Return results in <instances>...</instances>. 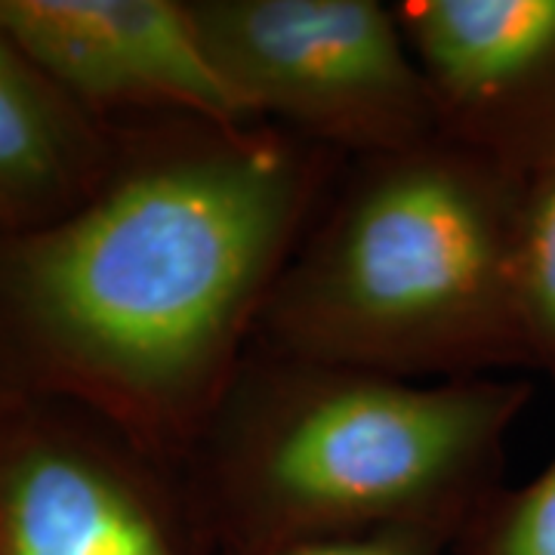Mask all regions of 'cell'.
<instances>
[{"label": "cell", "mask_w": 555, "mask_h": 555, "mask_svg": "<svg viewBox=\"0 0 555 555\" xmlns=\"http://www.w3.org/2000/svg\"><path fill=\"white\" fill-rule=\"evenodd\" d=\"M469 555H555V456L521 488H500L463 531Z\"/></svg>", "instance_id": "obj_10"}, {"label": "cell", "mask_w": 555, "mask_h": 555, "mask_svg": "<svg viewBox=\"0 0 555 555\" xmlns=\"http://www.w3.org/2000/svg\"><path fill=\"white\" fill-rule=\"evenodd\" d=\"M0 28L96 120H254L207 56L189 0H0Z\"/></svg>", "instance_id": "obj_6"}, {"label": "cell", "mask_w": 555, "mask_h": 555, "mask_svg": "<svg viewBox=\"0 0 555 555\" xmlns=\"http://www.w3.org/2000/svg\"><path fill=\"white\" fill-rule=\"evenodd\" d=\"M343 164L266 120L145 118L75 210L0 232L20 371L179 473Z\"/></svg>", "instance_id": "obj_1"}, {"label": "cell", "mask_w": 555, "mask_h": 555, "mask_svg": "<svg viewBox=\"0 0 555 555\" xmlns=\"http://www.w3.org/2000/svg\"><path fill=\"white\" fill-rule=\"evenodd\" d=\"M207 56L254 120L339 158L438 137L429 80L377 0H189Z\"/></svg>", "instance_id": "obj_4"}, {"label": "cell", "mask_w": 555, "mask_h": 555, "mask_svg": "<svg viewBox=\"0 0 555 555\" xmlns=\"http://www.w3.org/2000/svg\"><path fill=\"white\" fill-rule=\"evenodd\" d=\"M438 130L528 173L555 152V0H404Z\"/></svg>", "instance_id": "obj_7"}, {"label": "cell", "mask_w": 555, "mask_h": 555, "mask_svg": "<svg viewBox=\"0 0 555 555\" xmlns=\"http://www.w3.org/2000/svg\"><path fill=\"white\" fill-rule=\"evenodd\" d=\"M518 204L521 173L444 133L346 160L254 346L404 379L528 367Z\"/></svg>", "instance_id": "obj_3"}, {"label": "cell", "mask_w": 555, "mask_h": 555, "mask_svg": "<svg viewBox=\"0 0 555 555\" xmlns=\"http://www.w3.org/2000/svg\"><path fill=\"white\" fill-rule=\"evenodd\" d=\"M118 137L87 115L0 28V232L75 210L108 177Z\"/></svg>", "instance_id": "obj_8"}, {"label": "cell", "mask_w": 555, "mask_h": 555, "mask_svg": "<svg viewBox=\"0 0 555 555\" xmlns=\"http://www.w3.org/2000/svg\"><path fill=\"white\" fill-rule=\"evenodd\" d=\"M0 416V555H189L177 469L90 414Z\"/></svg>", "instance_id": "obj_5"}, {"label": "cell", "mask_w": 555, "mask_h": 555, "mask_svg": "<svg viewBox=\"0 0 555 555\" xmlns=\"http://www.w3.org/2000/svg\"><path fill=\"white\" fill-rule=\"evenodd\" d=\"M528 401L509 379L420 383L250 346L179 478L235 555L401 525L463 534L503 488Z\"/></svg>", "instance_id": "obj_2"}, {"label": "cell", "mask_w": 555, "mask_h": 555, "mask_svg": "<svg viewBox=\"0 0 555 555\" xmlns=\"http://www.w3.org/2000/svg\"><path fill=\"white\" fill-rule=\"evenodd\" d=\"M448 537L454 534H448L441 528L401 525V528H377V531H358V534L302 540V543L278 546V550H266L257 555H438Z\"/></svg>", "instance_id": "obj_11"}, {"label": "cell", "mask_w": 555, "mask_h": 555, "mask_svg": "<svg viewBox=\"0 0 555 555\" xmlns=\"http://www.w3.org/2000/svg\"><path fill=\"white\" fill-rule=\"evenodd\" d=\"M518 302L528 367L555 379V152L521 177Z\"/></svg>", "instance_id": "obj_9"}]
</instances>
